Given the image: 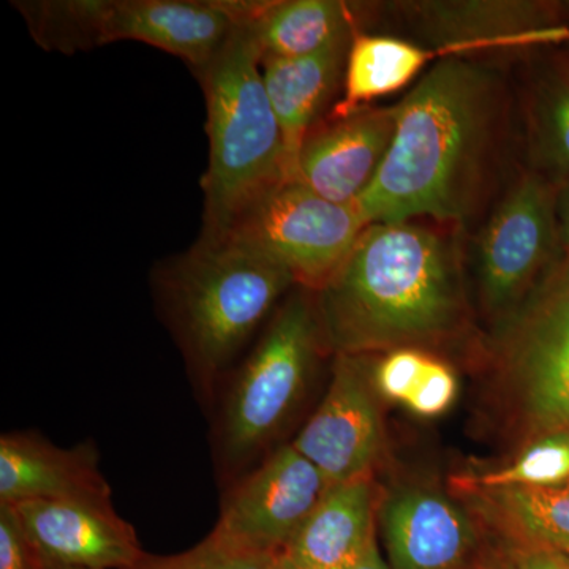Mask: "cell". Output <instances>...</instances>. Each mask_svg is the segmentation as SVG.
I'll return each instance as SVG.
<instances>
[{"label": "cell", "instance_id": "1", "mask_svg": "<svg viewBox=\"0 0 569 569\" xmlns=\"http://www.w3.org/2000/svg\"><path fill=\"white\" fill-rule=\"evenodd\" d=\"M496 116L488 71L459 58L438 61L397 104L387 157L356 201L366 223L467 219L481 193Z\"/></svg>", "mask_w": 569, "mask_h": 569}, {"label": "cell", "instance_id": "2", "mask_svg": "<svg viewBox=\"0 0 569 569\" xmlns=\"http://www.w3.org/2000/svg\"><path fill=\"white\" fill-rule=\"evenodd\" d=\"M316 295L326 346L336 355L437 346L466 323L455 249L411 222L367 224Z\"/></svg>", "mask_w": 569, "mask_h": 569}, {"label": "cell", "instance_id": "3", "mask_svg": "<svg viewBox=\"0 0 569 569\" xmlns=\"http://www.w3.org/2000/svg\"><path fill=\"white\" fill-rule=\"evenodd\" d=\"M295 283L264 254L204 236L160 272V302L198 395L213 399L220 378Z\"/></svg>", "mask_w": 569, "mask_h": 569}, {"label": "cell", "instance_id": "4", "mask_svg": "<svg viewBox=\"0 0 569 569\" xmlns=\"http://www.w3.org/2000/svg\"><path fill=\"white\" fill-rule=\"evenodd\" d=\"M261 61L263 52L247 22L198 73L208 107L206 238L223 234L239 213L288 181L283 134L266 92Z\"/></svg>", "mask_w": 569, "mask_h": 569}, {"label": "cell", "instance_id": "5", "mask_svg": "<svg viewBox=\"0 0 569 569\" xmlns=\"http://www.w3.org/2000/svg\"><path fill=\"white\" fill-rule=\"evenodd\" d=\"M325 347L316 299L305 291L291 295L224 389L212 443L227 481L247 473L279 436L301 403Z\"/></svg>", "mask_w": 569, "mask_h": 569}, {"label": "cell", "instance_id": "6", "mask_svg": "<svg viewBox=\"0 0 569 569\" xmlns=\"http://www.w3.org/2000/svg\"><path fill=\"white\" fill-rule=\"evenodd\" d=\"M496 362L509 413L527 436L569 430V250L500 321Z\"/></svg>", "mask_w": 569, "mask_h": 569}, {"label": "cell", "instance_id": "7", "mask_svg": "<svg viewBox=\"0 0 569 569\" xmlns=\"http://www.w3.org/2000/svg\"><path fill=\"white\" fill-rule=\"evenodd\" d=\"M366 227L356 204L335 203L305 183L284 181L217 238L264 254L317 293L339 271Z\"/></svg>", "mask_w": 569, "mask_h": 569}, {"label": "cell", "instance_id": "8", "mask_svg": "<svg viewBox=\"0 0 569 569\" xmlns=\"http://www.w3.org/2000/svg\"><path fill=\"white\" fill-rule=\"evenodd\" d=\"M556 183L523 176L498 206L478 247L479 291L503 321L533 291L561 253Z\"/></svg>", "mask_w": 569, "mask_h": 569}, {"label": "cell", "instance_id": "9", "mask_svg": "<svg viewBox=\"0 0 569 569\" xmlns=\"http://www.w3.org/2000/svg\"><path fill=\"white\" fill-rule=\"evenodd\" d=\"M331 482L293 445H282L231 482L216 531L257 552L280 556Z\"/></svg>", "mask_w": 569, "mask_h": 569}, {"label": "cell", "instance_id": "10", "mask_svg": "<svg viewBox=\"0 0 569 569\" xmlns=\"http://www.w3.org/2000/svg\"><path fill=\"white\" fill-rule=\"evenodd\" d=\"M383 443V419L365 356L336 355L328 391L291 445L335 486L369 478Z\"/></svg>", "mask_w": 569, "mask_h": 569}, {"label": "cell", "instance_id": "11", "mask_svg": "<svg viewBox=\"0 0 569 569\" xmlns=\"http://www.w3.org/2000/svg\"><path fill=\"white\" fill-rule=\"evenodd\" d=\"M263 2L104 0L102 44L134 40L178 56L200 73Z\"/></svg>", "mask_w": 569, "mask_h": 569}, {"label": "cell", "instance_id": "12", "mask_svg": "<svg viewBox=\"0 0 569 569\" xmlns=\"http://www.w3.org/2000/svg\"><path fill=\"white\" fill-rule=\"evenodd\" d=\"M40 565L132 569L146 552L111 501L29 500L11 505Z\"/></svg>", "mask_w": 569, "mask_h": 569}, {"label": "cell", "instance_id": "13", "mask_svg": "<svg viewBox=\"0 0 569 569\" xmlns=\"http://www.w3.org/2000/svg\"><path fill=\"white\" fill-rule=\"evenodd\" d=\"M397 107L365 108L312 127L295 181L339 204H356L376 178L395 138Z\"/></svg>", "mask_w": 569, "mask_h": 569}, {"label": "cell", "instance_id": "14", "mask_svg": "<svg viewBox=\"0 0 569 569\" xmlns=\"http://www.w3.org/2000/svg\"><path fill=\"white\" fill-rule=\"evenodd\" d=\"M419 26L451 58L490 48L569 41L557 7L526 0H440L413 3Z\"/></svg>", "mask_w": 569, "mask_h": 569}, {"label": "cell", "instance_id": "15", "mask_svg": "<svg viewBox=\"0 0 569 569\" xmlns=\"http://www.w3.org/2000/svg\"><path fill=\"white\" fill-rule=\"evenodd\" d=\"M391 569H460L477 548V530L456 501L426 488H403L378 509Z\"/></svg>", "mask_w": 569, "mask_h": 569}, {"label": "cell", "instance_id": "16", "mask_svg": "<svg viewBox=\"0 0 569 569\" xmlns=\"http://www.w3.org/2000/svg\"><path fill=\"white\" fill-rule=\"evenodd\" d=\"M29 500L111 501L96 447H56L36 432L0 438V503Z\"/></svg>", "mask_w": 569, "mask_h": 569}, {"label": "cell", "instance_id": "17", "mask_svg": "<svg viewBox=\"0 0 569 569\" xmlns=\"http://www.w3.org/2000/svg\"><path fill=\"white\" fill-rule=\"evenodd\" d=\"M353 32L340 37L323 50L302 58H263L261 73L269 102L283 134L288 181H295L298 157L307 133L336 92L346 73Z\"/></svg>", "mask_w": 569, "mask_h": 569}, {"label": "cell", "instance_id": "18", "mask_svg": "<svg viewBox=\"0 0 569 569\" xmlns=\"http://www.w3.org/2000/svg\"><path fill=\"white\" fill-rule=\"evenodd\" d=\"M376 542V489L359 478L331 486L284 553L305 569H353Z\"/></svg>", "mask_w": 569, "mask_h": 569}, {"label": "cell", "instance_id": "19", "mask_svg": "<svg viewBox=\"0 0 569 569\" xmlns=\"http://www.w3.org/2000/svg\"><path fill=\"white\" fill-rule=\"evenodd\" d=\"M437 58H449L448 51L355 31L343 73L342 99L335 104L329 119L347 118L369 108L373 100L399 92Z\"/></svg>", "mask_w": 569, "mask_h": 569}, {"label": "cell", "instance_id": "20", "mask_svg": "<svg viewBox=\"0 0 569 569\" xmlns=\"http://www.w3.org/2000/svg\"><path fill=\"white\" fill-rule=\"evenodd\" d=\"M515 545L542 546L569 557V488H460Z\"/></svg>", "mask_w": 569, "mask_h": 569}, {"label": "cell", "instance_id": "21", "mask_svg": "<svg viewBox=\"0 0 569 569\" xmlns=\"http://www.w3.org/2000/svg\"><path fill=\"white\" fill-rule=\"evenodd\" d=\"M250 28L263 58H302L355 32L350 7L335 0L266 3Z\"/></svg>", "mask_w": 569, "mask_h": 569}, {"label": "cell", "instance_id": "22", "mask_svg": "<svg viewBox=\"0 0 569 569\" xmlns=\"http://www.w3.org/2000/svg\"><path fill=\"white\" fill-rule=\"evenodd\" d=\"M33 39L47 50L74 52L102 44L103 0L21 2Z\"/></svg>", "mask_w": 569, "mask_h": 569}, {"label": "cell", "instance_id": "23", "mask_svg": "<svg viewBox=\"0 0 569 569\" xmlns=\"http://www.w3.org/2000/svg\"><path fill=\"white\" fill-rule=\"evenodd\" d=\"M569 481V430L535 438L511 466L460 479V488H560Z\"/></svg>", "mask_w": 569, "mask_h": 569}, {"label": "cell", "instance_id": "24", "mask_svg": "<svg viewBox=\"0 0 569 569\" xmlns=\"http://www.w3.org/2000/svg\"><path fill=\"white\" fill-rule=\"evenodd\" d=\"M531 148L542 170L569 179V81L557 71L542 82L531 107Z\"/></svg>", "mask_w": 569, "mask_h": 569}, {"label": "cell", "instance_id": "25", "mask_svg": "<svg viewBox=\"0 0 569 569\" xmlns=\"http://www.w3.org/2000/svg\"><path fill=\"white\" fill-rule=\"evenodd\" d=\"M277 557L247 549L212 530L200 545L186 552L168 557L146 553L132 569H271Z\"/></svg>", "mask_w": 569, "mask_h": 569}, {"label": "cell", "instance_id": "26", "mask_svg": "<svg viewBox=\"0 0 569 569\" xmlns=\"http://www.w3.org/2000/svg\"><path fill=\"white\" fill-rule=\"evenodd\" d=\"M429 358L421 348H397L385 353L372 369L369 367L377 395L391 402L406 403L421 380Z\"/></svg>", "mask_w": 569, "mask_h": 569}, {"label": "cell", "instance_id": "27", "mask_svg": "<svg viewBox=\"0 0 569 569\" xmlns=\"http://www.w3.org/2000/svg\"><path fill=\"white\" fill-rule=\"evenodd\" d=\"M458 389V377L455 370L447 362L430 356L421 380L403 406L417 417H440L455 403Z\"/></svg>", "mask_w": 569, "mask_h": 569}, {"label": "cell", "instance_id": "28", "mask_svg": "<svg viewBox=\"0 0 569 569\" xmlns=\"http://www.w3.org/2000/svg\"><path fill=\"white\" fill-rule=\"evenodd\" d=\"M0 569H40L17 511L3 503H0Z\"/></svg>", "mask_w": 569, "mask_h": 569}, {"label": "cell", "instance_id": "29", "mask_svg": "<svg viewBox=\"0 0 569 569\" xmlns=\"http://www.w3.org/2000/svg\"><path fill=\"white\" fill-rule=\"evenodd\" d=\"M505 565L507 569H569V557L542 546L511 542Z\"/></svg>", "mask_w": 569, "mask_h": 569}, {"label": "cell", "instance_id": "30", "mask_svg": "<svg viewBox=\"0 0 569 569\" xmlns=\"http://www.w3.org/2000/svg\"><path fill=\"white\" fill-rule=\"evenodd\" d=\"M557 220L561 250H569V179L557 190Z\"/></svg>", "mask_w": 569, "mask_h": 569}, {"label": "cell", "instance_id": "31", "mask_svg": "<svg viewBox=\"0 0 569 569\" xmlns=\"http://www.w3.org/2000/svg\"><path fill=\"white\" fill-rule=\"evenodd\" d=\"M353 569H391L389 568L388 561L383 559L381 556L380 549H378V545L372 546L365 559L361 560V563Z\"/></svg>", "mask_w": 569, "mask_h": 569}, {"label": "cell", "instance_id": "32", "mask_svg": "<svg viewBox=\"0 0 569 569\" xmlns=\"http://www.w3.org/2000/svg\"><path fill=\"white\" fill-rule=\"evenodd\" d=\"M271 569H305L299 567L298 563L291 557H288L287 553H280L277 557L274 565H272Z\"/></svg>", "mask_w": 569, "mask_h": 569}, {"label": "cell", "instance_id": "33", "mask_svg": "<svg viewBox=\"0 0 569 569\" xmlns=\"http://www.w3.org/2000/svg\"><path fill=\"white\" fill-rule=\"evenodd\" d=\"M477 569H507V565L498 563V561L488 560L485 563L479 565Z\"/></svg>", "mask_w": 569, "mask_h": 569}, {"label": "cell", "instance_id": "34", "mask_svg": "<svg viewBox=\"0 0 569 569\" xmlns=\"http://www.w3.org/2000/svg\"><path fill=\"white\" fill-rule=\"evenodd\" d=\"M559 73L565 78V80L569 81V54L568 58L565 59L563 66H561Z\"/></svg>", "mask_w": 569, "mask_h": 569}, {"label": "cell", "instance_id": "35", "mask_svg": "<svg viewBox=\"0 0 569 569\" xmlns=\"http://www.w3.org/2000/svg\"><path fill=\"white\" fill-rule=\"evenodd\" d=\"M40 569H82V568L48 567V565H40Z\"/></svg>", "mask_w": 569, "mask_h": 569}, {"label": "cell", "instance_id": "36", "mask_svg": "<svg viewBox=\"0 0 569 569\" xmlns=\"http://www.w3.org/2000/svg\"><path fill=\"white\" fill-rule=\"evenodd\" d=\"M568 488H569V481H568Z\"/></svg>", "mask_w": 569, "mask_h": 569}]
</instances>
